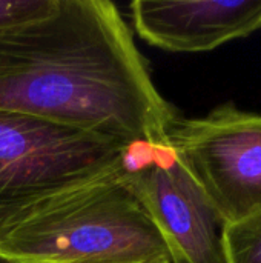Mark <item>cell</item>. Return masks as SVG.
<instances>
[{
	"label": "cell",
	"instance_id": "6da1fadb",
	"mask_svg": "<svg viewBox=\"0 0 261 263\" xmlns=\"http://www.w3.org/2000/svg\"><path fill=\"white\" fill-rule=\"evenodd\" d=\"M0 109L125 146L168 145L180 117L109 0H58L49 15L0 34Z\"/></svg>",
	"mask_w": 261,
	"mask_h": 263
},
{
	"label": "cell",
	"instance_id": "7a4b0ae2",
	"mask_svg": "<svg viewBox=\"0 0 261 263\" xmlns=\"http://www.w3.org/2000/svg\"><path fill=\"white\" fill-rule=\"evenodd\" d=\"M115 170L15 206L0 225L11 263L172 262L155 225Z\"/></svg>",
	"mask_w": 261,
	"mask_h": 263
},
{
	"label": "cell",
	"instance_id": "3957f363",
	"mask_svg": "<svg viewBox=\"0 0 261 263\" xmlns=\"http://www.w3.org/2000/svg\"><path fill=\"white\" fill-rule=\"evenodd\" d=\"M168 146L226 225L261 211V114L232 102L205 117H178Z\"/></svg>",
	"mask_w": 261,
	"mask_h": 263
},
{
	"label": "cell",
	"instance_id": "277c9868",
	"mask_svg": "<svg viewBox=\"0 0 261 263\" xmlns=\"http://www.w3.org/2000/svg\"><path fill=\"white\" fill-rule=\"evenodd\" d=\"M129 149L95 134L0 109V208L115 170Z\"/></svg>",
	"mask_w": 261,
	"mask_h": 263
},
{
	"label": "cell",
	"instance_id": "5b68a950",
	"mask_svg": "<svg viewBox=\"0 0 261 263\" xmlns=\"http://www.w3.org/2000/svg\"><path fill=\"white\" fill-rule=\"evenodd\" d=\"M123 180L165 240L172 263H226L225 223L168 145L131 146Z\"/></svg>",
	"mask_w": 261,
	"mask_h": 263
},
{
	"label": "cell",
	"instance_id": "8992f818",
	"mask_svg": "<svg viewBox=\"0 0 261 263\" xmlns=\"http://www.w3.org/2000/svg\"><path fill=\"white\" fill-rule=\"evenodd\" d=\"M135 32L171 52H206L261 31V0H135Z\"/></svg>",
	"mask_w": 261,
	"mask_h": 263
},
{
	"label": "cell",
	"instance_id": "52a82bcc",
	"mask_svg": "<svg viewBox=\"0 0 261 263\" xmlns=\"http://www.w3.org/2000/svg\"><path fill=\"white\" fill-rule=\"evenodd\" d=\"M226 263H261V211L223 230Z\"/></svg>",
	"mask_w": 261,
	"mask_h": 263
},
{
	"label": "cell",
	"instance_id": "ba28073f",
	"mask_svg": "<svg viewBox=\"0 0 261 263\" xmlns=\"http://www.w3.org/2000/svg\"><path fill=\"white\" fill-rule=\"evenodd\" d=\"M58 6V0H0V34L40 20Z\"/></svg>",
	"mask_w": 261,
	"mask_h": 263
},
{
	"label": "cell",
	"instance_id": "9c48e42d",
	"mask_svg": "<svg viewBox=\"0 0 261 263\" xmlns=\"http://www.w3.org/2000/svg\"><path fill=\"white\" fill-rule=\"evenodd\" d=\"M18 206V205H17ZM15 206H3V208H0V225L3 223V220L11 214V211L14 210Z\"/></svg>",
	"mask_w": 261,
	"mask_h": 263
},
{
	"label": "cell",
	"instance_id": "30bf717a",
	"mask_svg": "<svg viewBox=\"0 0 261 263\" xmlns=\"http://www.w3.org/2000/svg\"><path fill=\"white\" fill-rule=\"evenodd\" d=\"M138 263H172V262H138Z\"/></svg>",
	"mask_w": 261,
	"mask_h": 263
},
{
	"label": "cell",
	"instance_id": "8fae6325",
	"mask_svg": "<svg viewBox=\"0 0 261 263\" xmlns=\"http://www.w3.org/2000/svg\"><path fill=\"white\" fill-rule=\"evenodd\" d=\"M0 263H11V262H8V260H5V259H2V257H0Z\"/></svg>",
	"mask_w": 261,
	"mask_h": 263
}]
</instances>
